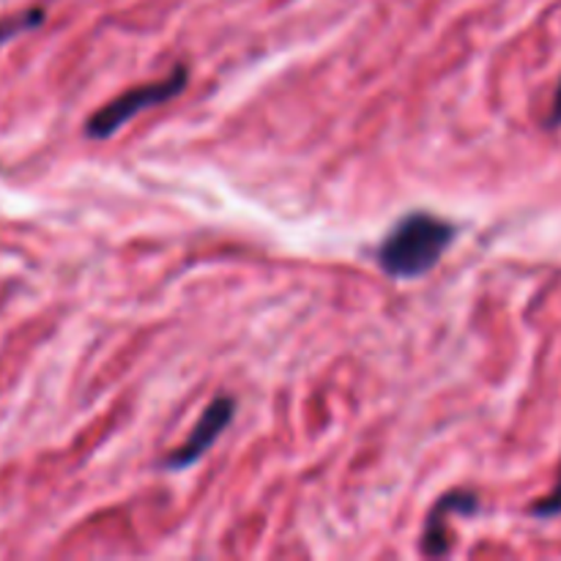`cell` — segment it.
I'll return each mask as SVG.
<instances>
[{"instance_id":"3","label":"cell","mask_w":561,"mask_h":561,"mask_svg":"<svg viewBox=\"0 0 561 561\" xmlns=\"http://www.w3.org/2000/svg\"><path fill=\"white\" fill-rule=\"evenodd\" d=\"M233 414H236L233 398L222 394V398L214 400V403L203 411V416L197 420L195 431L190 433V438H186V442L181 444L175 453L168 455L164 466L173 471H179V469H186V466L197 463V460L203 458V453H206V449L217 442L219 433L228 427V422L233 420Z\"/></svg>"},{"instance_id":"2","label":"cell","mask_w":561,"mask_h":561,"mask_svg":"<svg viewBox=\"0 0 561 561\" xmlns=\"http://www.w3.org/2000/svg\"><path fill=\"white\" fill-rule=\"evenodd\" d=\"M186 82H190V75H186L184 66H179V69H175L170 77H164V80L151 82V85L131 88V91L121 93V96L113 99L107 107L96 110V113L88 118V126H85L88 137H93V140L113 137L115 131H118L126 121L135 118L137 113H142V110L148 107H157V104H164L170 102V99L179 96V93L186 88Z\"/></svg>"},{"instance_id":"6","label":"cell","mask_w":561,"mask_h":561,"mask_svg":"<svg viewBox=\"0 0 561 561\" xmlns=\"http://www.w3.org/2000/svg\"><path fill=\"white\" fill-rule=\"evenodd\" d=\"M546 126L548 129H559L561 126V82H559L557 93H553V107H551V115H548Z\"/></svg>"},{"instance_id":"5","label":"cell","mask_w":561,"mask_h":561,"mask_svg":"<svg viewBox=\"0 0 561 561\" xmlns=\"http://www.w3.org/2000/svg\"><path fill=\"white\" fill-rule=\"evenodd\" d=\"M531 515H535V518H557V515H561V471L553 491L548 493L542 502H537L535 507H531Z\"/></svg>"},{"instance_id":"4","label":"cell","mask_w":561,"mask_h":561,"mask_svg":"<svg viewBox=\"0 0 561 561\" xmlns=\"http://www.w3.org/2000/svg\"><path fill=\"white\" fill-rule=\"evenodd\" d=\"M42 20H44V11L42 9H33V11H27V14H22L20 20L3 22V25H0V42H5V38L16 36V33H20V31H27V27H36Z\"/></svg>"},{"instance_id":"1","label":"cell","mask_w":561,"mask_h":561,"mask_svg":"<svg viewBox=\"0 0 561 561\" xmlns=\"http://www.w3.org/2000/svg\"><path fill=\"white\" fill-rule=\"evenodd\" d=\"M455 241V228L433 214H409L394 225L378 250V263L394 279L422 277L431 272Z\"/></svg>"}]
</instances>
